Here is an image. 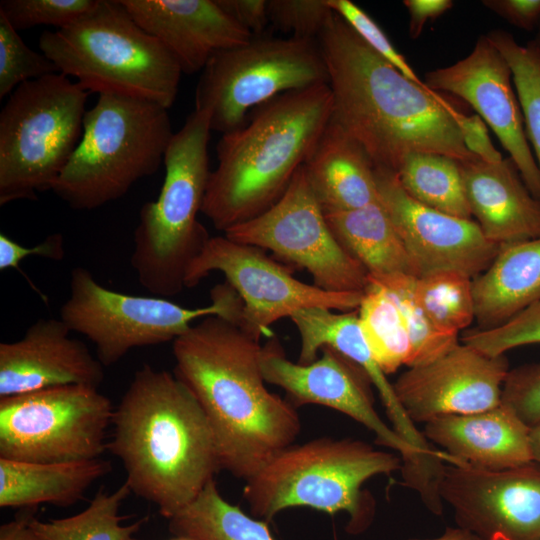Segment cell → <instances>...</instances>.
Wrapping results in <instances>:
<instances>
[{
    "mask_svg": "<svg viewBox=\"0 0 540 540\" xmlns=\"http://www.w3.org/2000/svg\"><path fill=\"white\" fill-rule=\"evenodd\" d=\"M168 528L174 536L191 540H275L268 522L228 502L215 480L168 519Z\"/></svg>",
    "mask_w": 540,
    "mask_h": 540,
    "instance_id": "obj_29",
    "label": "cell"
},
{
    "mask_svg": "<svg viewBox=\"0 0 540 540\" xmlns=\"http://www.w3.org/2000/svg\"><path fill=\"white\" fill-rule=\"evenodd\" d=\"M327 223L343 249L370 276H416L412 260L382 203L325 213Z\"/></svg>",
    "mask_w": 540,
    "mask_h": 540,
    "instance_id": "obj_28",
    "label": "cell"
},
{
    "mask_svg": "<svg viewBox=\"0 0 540 540\" xmlns=\"http://www.w3.org/2000/svg\"><path fill=\"white\" fill-rule=\"evenodd\" d=\"M530 431L501 403L482 412L434 418L422 433L448 455L447 464L504 470L534 462Z\"/></svg>",
    "mask_w": 540,
    "mask_h": 540,
    "instance_id": "obj_23",
    "label": "cell"
},
{
    "mask_svg": "<svg viewBox=\"0 0 540 540\" xmlns=\"http://www.w3.org/2000/svg\"><path fill=\"white\" fill-rule=\"evenodd\" d=\"M300 336L297 362L309 364L329 346L359 365L377 389L395 432L415 451L425 487L435 486L443 473L446 454L431 446L400 404L393 384L376 362L362 333L357 310L335 313L323 307L294 312L290 317Z\"/></svg>",
    "mask_w": 540,
    "mask_h": 540,
    "instance_id": "obj_20",
    "label": "cell"
},
{
    "mask_svg": "<svg viewBox=\"0 0 540 540\" xmlns=\"http://www.w3.org/2000/svg\"><path fill=\"white\" fill-rule=\"evenodd\" d=\"M58 72L45 54L24 43L18 31L0 13V98L10 95L24 82Z\"/></svg>",
    "mask_w": 540,
    "mask_h": 540,
    "instance_id": "obj_36",
    "label": "cell"
},
{
    "mask_svg": "<svg viewBox=\"0 0 540 540\" xmlns=\"http://www.w3.org/2000/svg\"><path fill=\"white\" fill-rule=\"evenodd\" d=\"M414 295L426 315L440 330L459 334L475 319L472 278L456 271L415 277Z\"/></svg>",
    "mask_w": 540,
    "mask_h": 540,
    "instance_id": "obj_33",
    "label": "cell"
},
{
    "mask_svg": "<svg viewBox=\"0 0 540 540\" xmlns=\"http://www.w3.org/2000/svg\"><path fill=\"white\" fill-rule=\"evenodd\" d=\"M405 540H481L478 536H476L474 533L461 528L459 526L456 527H446L444 532L435 538H427V539H421V538H409Z\"/></svg>",
    "mask_w": 540,
    "mask_h": 540,
    "instance_id": "obj_48",
    "label": "cell"
},
{
    "mask_svg": "<svg viewBox=\"0 0 540 540\" xmlns=\"http://www.w3.org/2000/svg\"><path fill=\"white\" fill-rule=\"evenodd\" d=\"M111 469L110 461L102 458L63 463H28L0 458V507L72 506Z\"/></svg>",
    "mask_w": 540,
    "mask_h": 540,
    "instance_id": "obj_27",
    "label": "cell"
},
{
    "mask_svg": "<svg viewBox=\"0 0 540 540\" xmlns=\"http://www.w3.org/2000/svg\"><path fill=\"white\" fill-rule=\"evenodd\" d=\"M333 112L329 84L282 93L222 134L201 213L222 232L275 205L312 154Z\"/></svg>",
    "mask_w": 540,
    "mask_h": 540,
    "instance_id": "obj_4",
    "label": "cell"
},
{
    "mask_svg": "<svg viewBox=\"0 0 540 540\" xmlns=\"http://www.w3.org/2000/svg\"><path fill=\"white\" fill-rule=\"evenodd\" d=\"M320 353L321 356L309 364L292 362L279 340L271 337L262 345L260 353V366L266 383L283 389L295 408L306 404L322 405L369 429L379 445L400 454L403 483L418 493L421 472L417 455L379 416L367 373L329 346L323 347Z\"/></svg>",
    "mask_w": 540,
    "mask_h": 540,
    "instance_id": "obj_15",
    "label": "cell"
},
{
    "mask_svg": "<svg viewBox=\"0 0 540 540\" xmlns=\"http://www.w3.org/2000/svg\"><path fill=\"white\" fill-rule=\"evenodd\" d=\"M71 332L60 318H43L21 339L2 342L0 398L67 385L99 388L104 366Z\"/></svg>",
    "mask_w": 540,
    "mask_h": 540,
    "instance_id": "obj_21",
    "label": "cell"
},
{
    "mask_svg": "<svg viewBox=\"0 0 540 540\" xmlns=\"http://www.w3.org/2000/svg\"><path fill=\"white\" fill-rule=\"evenodd\" d=\"M260 340L217 315L173 341L174 374L192 392L214 434L221 469L245 482L294 444L301 420L266 387Z\"/></svg>",
    "mask_w": 540,
    "mask_h": 540,
    "instance_id": "obj_2",
    "label": "cell"
},
{
    "mask_svg": "<svg viewBox=\"0 0 540 540\" xmlns=\"http://www.w3.org/2000/svg\"><path fill=\"white\" fill-rule=\"evenodd\" d=\"M486 35L511 69L526 137L540 170V55L529 42L521 45L504 30L494 29Z\"/></svg>",
    "mask_w": 540,
    "mask_h": 540,
    "instance_id": "obj_35",
    "label": "cell"
},
{
    "mask_svg": "<svg viewBox=\"0 0 540 540\" xmlns=\"http://www.w3.org/2000/svg\"><path fill=\"white\" fill-rule=\"evenodd\" d=\"M243 302L227 282L211 290V303L186 308L166 298L129 295L110 290L83 267L71 272L70 295L60 319L73 332L93 342L104 367L130 350L174 341L206 316L217 315L239 325Z\"/></svg>",
    "mask_w": 540,
    "mask_h": 540,
    "instance_id": "obj_10",
    "label": "cell"
},
{
    "mask_svg": "<svg viewBox=\"0 0 540 540\" xmlns=\"http://www.w3.org/2000/svg\"><path fill=\"white\" fill-rule=\"evenodd\" d=\"M230 240L270 250L330 292L363 293L368 272L339 244L302 166L280 200L263 214L224 232Z\"/></svg>",
    "mask_w": 540,
    "mask_h": 540,
    "instance_id": "obj_13",
    "label": "cell"
},
{
    "mask_svg": "<svg viewBox=\"0 0 540 540\" xmlns=\"http://www.w3.org/2000/svg\"><path fill=\"white\" fill-rule=\"evenodd\" d=\"M206 110L191 112L173 134L164 155L165 178L155 201L139 211L131 265L138 281L156 297H172L185 288V276L210 236L197 216L211 171Z\"/></svg>",
    "mask_w": 540,
    "mask_h": 540,
    "instance_id": "obj_7",
    "label": "cell"
},
{
    "mask_svg": "<svg viewBox=\"0 0 540 540\" xmlns=\"http://www.w3.org/2000/svg\"><path fill=\"white\" fill-rule=\"evenodd\" d=\"M107 450L122 463L136 496L170 519L221 471L200 404L174 373L145 364L114 409Z\"/></svg>",
    "mask_w": 540,
    "mask_h": 540,
    "instance_id": "obj_3",
    "label": "cell"
},
{
    "mask_svg": "<svg viewBox=\"0 0 540 540\" xmlns=\"http://www.w3.org/2000/svg\"><path fill=\"white\" fill-rule=\"evenodd\" d=\"M99 0H2L0 13L19 31L38 25L65 28L90 12Z\"/></svg>",
    "mask_w": 540,
    "mask_h": 540,
    "instance_id": "obj_37",
    "label": "cell"
},
{
    "mask_svg": "<svg viewBox=\"0 0 540 540\" xmlns=\"http://www.w3.org/2000/svg\"><path fill=\"white\" fill-rule=\"evenodd\" d=\"M219 7L253 37H259L270 23L267 0H216Z\"/></svg>",
    "mask_w": 540,
    "mask_h": 540,
    "instance_id": "obj_43",
    "label": "cell"
},
{
    "mask_svg": "<svg viewBox=\"0 0 540 540\" xmlns=\"http://www.w3.org/2000/svg\"><path fill=\"white\" fill-rule=\"evenodd\" d=\"M357 313L365 340L382 371L388 375L407 366L411 343L402 313L388 291L369 276Z\"/></svg>",
    "mask_w": 540,
    "mask_h": 540,
    "instance_id": "obj_32",
    "label": "cell"
},
{
    "mask_svg": "<svg viewBox=\"0 0 540 540\" xmlns=\"http://www.w3.org/2000/svg\"><path fill=\"white\" fill-rule=\"evenodd\" d=\"M530 442L533 461L540 464V423L531 428Z\"/></svg>",
    "mask_w": 540,
    "mask_h": 540,
    "instance_id": "obj_49",
    "label": "cell"
},
{
    "mask_svg": "<svg viewBox=\"0 0 540 540\" xmlns=\"http://www.w3.org/2000/svg\"><path fill=\"white\" fill-rule=\"evenodd\" d=\"M536 30L537 31H536V35H535L534 39L529 41V43L535 48L537 53L540 55V21H539V23L537 25Z\"/></svg>",
    "mask_w": 540,
    "mask_h": 540,
    "instance_id": "obj_50",
    "label": "cell"
},
{
    "mask_svg": "<svg viewBox=\"0 0 540 540\" xmlns=\"http://www.w3.org/2000/svg\"><path fill=\"white\" fill-rule=\"evenodd\" d=\"M368 276L388 291L402 313L411 343L407 367L431 362L459 343L458 334L438 329L419 305L413 290L415 276Z\"/></svg>",
    "mask_w": 540,
    "mask_h": 540,
    "instance_id": "obj_34",
    "label": "cell"
},
{
    "mask_svg": "<svg viewBox=\"0 0 540 540\" xmlns=\"http://www.w3.org/2000/svg\"><path fill=\"white\" fill-rule=\"evenodd\" d=\"M508 371L505 355H487L458 343L431 362L408 367L392 384L409 418L425 424L499 406Z\"/></svg>",
    "mask_w": 540,
    "mask_h": 540,
    "instance_id": "obj_19",
    "label": "cell"
},
{
    "mask_svg": "<svg viewBox=\"0 0 540 540\" xmlns=\"http://www.w3.org/2000/svg\"><path fill=\"white\" fill-rule=\"evenodd\" d=\"M37 508L20 509L15 517L0 526V540H40L32 527Z\"/></svg>",
    "mask_w": 540,
    "mask_h": 540,
    "instance_id": "obj_47",
    "label": "cell"
},
{
    "mask_svg": "<svg viewBox=\"0 0 540 540\" xmlns=\"http://www.w3.org/2000/svg\"><path fill=\"white\" fill-rule=\"evenodd\" d=\"M401 467V457L362 440L320 437L278 453L245 482L243 497L251 515L267 522L292 507L345 512V530L358 535L375 517V501L363 484Z\"/></svg>",
    "mask_w": 540,
    "mask_h": 540,
    "instance_id": "obj_5",
    "label": "cell"
},
{
    "mask_svg": "<svg viewBox=\"0 0 540 540\" xmlns=\"http://www.w3.org/2000/svg\"><path fill=\"white\" fill-rule=\"evenodd\" d=\"M501 403L530 428L540 423V362L509 369Z\"/></svg>",
    "mask_w": 540,
    "mask_h": 540,
    "instance_id": "obj_41",
    "label": "cell"
},
{
    "mask_svg": "<svg viewBox=\"0 0 540 540\" xmlns=\"http://www.w3.org/2000/svg\"><path fill=\"white\" fill-rule=\"evenodd\" d=\"M168 109L151 101L99 95L83 133L51 190L69 207L92 210L153 175L173 136Z\"/></svg>",
    "mask_w": 540,
    "mask_h": 540,
    "instance_id": "obj_8",
    "label": "cell"
},
{
    "mask_svg": "<svg viewBox=\"0 0 540 540\" xmlns=\"http://www.w3.org/2000/svg\"><path fill=\"white\" fill-rule=\"evenodd\" d=\"M439 495L481 540H540V464L488 470L446 464Z\"/></svg>",
    "mask_w": 540,
    "mask_h": 540,
    "instance_id": "obj_16",
    "label": "cell"
},
{
    "mask_svg": "<svg viewBox=\"0 0 540 540\" xmlns=\"http://www.w3.org/2000/svg\"><path fill=\"white\" fill-rule=\"evenodd\" d=\"M462 342L491 356L505 355L513 348L540 343V301L504 322L488 329H473Z\"/></svg>",
    "mask_w": 540,
    "mask_h": 540,
    "instance_id": "obj_38",
    "label": "cell"
},
{
    "mask_svg": "<svg viewBox=\"0 0 540 540\" xmlns=\"http://www.w3.org/2000/svg\"><path fill=\"white\" fill-rule=\"evenodd\" d=\"M457 122L461 130L464 144L477 158L497 163L503 160L502 154L492 144L485 122L479 115L461 113Z\"/></svg>",
    "mask_w": 540,
    "mask_h": 540,
    "instance_id": "obj_44",
    "label": "cell"
},
{
    "mask_svg": "<svg viewBox=\"0 0 540 540\" xmlns=\"http://www.w3.org/2000/svg\"><path fill=\"white\" fill-rule=\"evenodd\" d=\"M39 48L59 73L86 91L170 108L182 75L174 56L131 17L120 0H99L73 24L42 32Z\"/></svg>",
    "mask_w": 540,
    "mask_h": 540,
    "instance_id": "obj_6",
    "label": "cell"
},
{
    "mask_svg": "<svg viewBox=\"0 0 540 540\" xmlns=\"http://www.w3.org/2000/svg\"><path fill=\"white\" fill-rule=\"evenodd\" d=\"M89 92L62 73L19 85L0 113V205L51 190L83 133Z\"/></svg>",
    "mask_w": 540,
    "mask_h": 540,
    "instance_id": "obj_9",
    "label": "cell"
},
{
    "mask_svg": "<svg viewBox=\"0 0 540 540\" xmlns=\"http://www.w3.org/2000/svg\"><path fill=\"white\" fill-rule=\"evenodd\" d=\"M64 239L60 233L47 236L42 242L34 247H25L6 234H0V270L16 269L28 256H39L54 261L64 258Z\"/></svg>",
    "mask_w": 540,
    "mask_h": 540,
    "instance_id": "obj_42",
    "label": "cell"
},
{
    "mask_svg": "<svg viewBox=\"0 0 540 540\" xmlns=\"http://www.w3.org/2000/svg\"><path fill=\"white\" fill-rule=\"evenodd\" d=\"M131 17L157 38L185 74L202 71L218 51L253 37L216 0H120Z\"/></svg>",
    "mask_w": 540,
    "mask_h": 540,
    "instance_id": "obj_22",
    "label": "cell"
},
{
    "mask_svg": "<svg viewBox=\"0 0 540 540\" xmlns=\"http://www.w3.org/2000/svg\"><path fill=\"white\" fill-rule=\"evenodd\" d=\"M380 202L391 218L415 268L423 277L456 271L472 279L494 260L500 247L472 219L430 208L411 197L395 172L375 168Z\"/></svg>",
    "mask_w": 540,
    "mask_h": 540,
    "instance_id": "obj_17",
    "label": "cell"
},
{
    "mask_svg": "<svg viewBox=\"0 0 540 540\" xmlns=\"http://www.w3.org/2000/svg\"><path fill=\"white\" fill-rule=\"evenodd\" d=\"M396 175L403 189L418 202L448 215L471 219L459 161L437 153L412 152Z\"/></svg>",
    "mask_w": 540,
    "mask_h": 540,
    "instance_id": "obj_30",
    "label": "cell"
},
{
    "mask_svg": "<svg viewBox=\"0 0 540 540\" xmlns=\"http://www.w3.org/2000/svg\"><path fill=\"white\" fill-rule=\"evenodd\" d=\"M171 540H191V539L186 538V537H176V536H175V537H174L173 539H171Z\"/></svg>",
    "mask_w": 540,
    "mask_h": 540,
    "instance_id": "obj_51",
    "label": "cell"
},
{
    "mask_svg": "<svg viewBox=\"0 0 540 540\" xmlns=\"http://www.w3.org/2000/svg\"><path fill=\"white\" fill-rule=\"evenodd\" d=\"M303 167L324 213L354 210L380 201L372 160L332 119Z\"/></svg>",
    "mask_w": 540,
    "mask_h": 540,
    "instance_id": "obj_25",
    "label": "cell"
},
{
    "mask_svg": "<svg viewBox=\"0 0 540 540\" xmlns=\"http://www.w3.org/2000/svg\"><path fill=\"white\" fill-rule=\"evenodd\" d=\"M317 41L329 75L331 119L364 148L375 168L396 173L412 152L459 162L477 158L464 144L460 108L405 77L336 12Z\"/></svg>",
    "mask_w": 540,
    "mask_h": 540,
    "instance_id": "obj_1",
    "label": "cell"
},
{
    "mask_svg": "<svg viewBox=\"0 0 540 540\" xmlns=\"http://www.w3.org/2000/svg\"><path fill=\"white\" fill-rule=\"evenodd\" d=\"M320 84H329V75L317 40L252 37L209 59L196 87L195 109L208 111L211 130L224 134L270 99Z\"/></svg>",
    "mask_w": 540,
    "mask_h": 540,
    "instance_id": "obj_11",
    "label": "cell"
},
{
    "mask_svg": "<svg viewBox=\"0 0 540 540\" xmlns=\"http://www.w3.org/2000/svg\"><path fill=\"white\" fill-rule=\"evenodd\" d=\"M472 288L479 329L499 326L540 301V237L500 247Z\"/></svg>",
    "mask_w": 540,
    "mask_h": 540,
    "instance_id": "obj_26",
    "label": "cell"
},
{
    "mask_svg": "<svg viewBox=\"0 0 540 540\" xmlns=\"http://www.w3.org/2000/svg\"><path fill=\"white\" fill-rule=\"evenodd\" d=\"M327 3L379 56L411 81L420 86H427L367 12L350 0H327Z\"/></svg>",
    "mask_w": 540,
    "mask_h": 540,
    "instance_id": "obj_40",
    "label": "cell"
},
{
    "mask_svg": "<svg viewBox=\"0 0 540 540\" xmlns=\"http://www.w3.org/2000/svg\"><path fill=\"white\" fill-rule=\"evenodd\" d=\"M404 6L409 12V35L418 38L425 24L435 20L450 10L454 3L451 0H404Z\"/></svg>",
    "mask_w": 540,
    "mask_h": 540,
    "instance_id": "obj_46",
    "label": "cell"
},
{
    "mask_svg": "<svg viewBox=\"0 0 540 540\" xmlns=\"http://www.w3.org/2000/svg\"><path fill=\"white\" fill-rule=\"evenodd\" d=\"M130 493L126 482L112 492L102 486L81 512L50 521L35 517L32 527L40 540H141L136 534L146 518L122 524L120 508Z\"/></svg>",
    "mask_w": 540,
    "mask_h": 540,
    "instance_id": "obj_31",
    "label": "cell"
},
{
    "mask_svg": "<svg viewBox=\"0 0 540 540\" xmlns=\"http://www.w3.org/2000/svg\"><path fill=\"white\" fill-rule=\"evenodd\" d=\"M483 6L510 24L526 31L537 28L540 0H483Z\"/></svg>",
    "mask_w": 540,
    "mask_h": 540,
    "instance_id": "obj_45",
    "label": "cell"
},
{
    "mask_svg": "<svg viewBox=\"0 0 540 540\" xmlns=\"http://www.w3.org/2000/svg\"><path fill=\"white\" fill-rule=\"evenodd\" d=\"M270 23L299 39L318 40L333 10L327 0H267Z\"/></svg>",
    "mask_w": 540,
    "mask_h": 540,
    "instance_id": "obj_39",
    "label": "cell"
},
{
    "mask_svg": "<svg viewBox=\"0 0 540 540\" xmlns=\"http://www.w3.org/2000/svg\"><path fill=\"white\" fill-rule=\"evenodd\" d=\"M113 413L111 400L85 385L0 398V458L28 463L100 458Z\"/></svg>",
    "mask_w": 540,
    "mask_h": 540,
    "instance_id": "obj_12",
    "label": "cell"
},
{
    "mask_svg": "<svg viewBox=\"0 0 540 540\" xmlns=\"http://www.w3.org/2000/svg\"><path fill=\"white\" fill-rule=\"evenodd\" d=\"M511 80L507 61L487 35H481L468 56L427 72L424 82L436 92L457 96L478 112L509 153L531 194L540 200V170Z\"/></svg>",
    "mask_w": 540,
    "mask_h": 540,
    "instance_id": "obj_18",
    "label": "cell"
},
{
    "mask_svg": "<svg viewBox=\"0 0 540 540\" xmlns=\"http://www.w3.org/2000/svg\"><path fill=\"white\" fill-rule=\"evenodd\" d=\"M465 195L484 236L499 247L540 237V200L510 157L460 162Z\"/></svg>",
    "mask_w": 540,
    "mask_h": 540,
    "instance_id": "obj_24",
    "label": "cell"
},
{
    "mask_svg": "<svg viewBox=\"0 0 540 540\" xmlns=\"http://www.w3.org/2000/svg\"><path fill=\"white\" fill-rule=\"evenodd\" d=\"M215 271L225 276L243 302L239 327L259 340L271 338L270 326L298 310L323 307L350 312L357 310L363 296L360 292H330L304 283L264 249L225 235L209 238L187 270L185 287L198 285Z\"/></svg>",
    "mask_w": 540,
    "mask_h": 540,
    "instance_id": "obj_14",
    "label": "cell"
}]
</instances>
